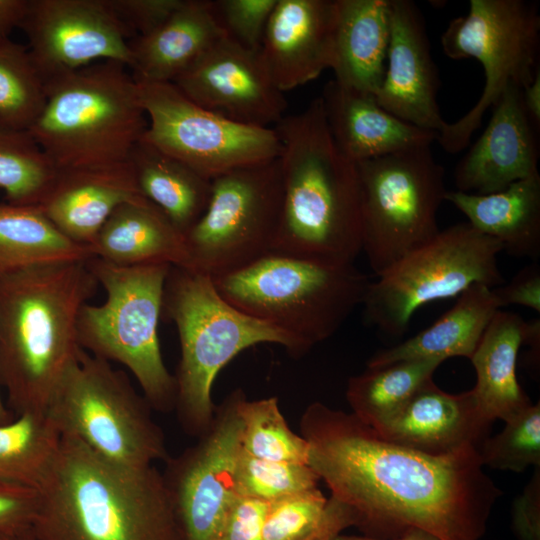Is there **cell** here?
<instances>
[{"label": "cell", "mask_w": 540, "mask_h": 540, "mask_svg": "<svg viewBox=\"0 0 540 540\" xmlns=\"http://www.w3.org/2000/svg\"><path fill=\"white\" fill-rule=\"evenodd\" d=\"M308 465L350 512L361 535L396 539L421 530L436 540H480L502 491L478 448L433 456L390 442L353 413L322 402L301 415Z\"/></svg>", "instance_id": "1"}, {"label": "cell", "mask_w": 540, "mask_h": 540, "mask_svg": "<svg viewBox=\"0 0 540 540\" xmlns=\"http://www.w3.org/2000/svg\"><path fill=\"white\" fill-rule=\"evenodd\" d=\"M273 128L280 140L282 210L272 252L354 264L362 252L359 176L331 137L321 97Z\"/></svg>", "instance_id": "2"}, {"label": "cell", "mask_w": 540, "mask_h": 540, "mask_svg": "<svg viewBox=\"0 0 540 540\" xmlns=\"http://www.w3.org/2000/svg\"><path fill=\"white\" fill-rule=\"evenodd\" d=\"M86 262L38 265L0 276V385L16 415L46 413L82 350L78 317L98 286Z\"/></svg>", "instance_id": "3"}, {"label": "cell", "mask_w": 540, "mask_h": 540, "mask_svg": "<svg viewBox=\"0 0 540 540\" xmlns=\"http://www.w3.org/2000/svg\"><path fill=\"white\" fill-rule=\"evenodd\" d=\"M36 540H180L173 507L155 466L132 468L61 435L38 490Z\"/></svg>", "instance_id": "4"}, {"label": "cell", "mask_w": 540, "mask_h": 540, "mask_svg": "<svg viewBox=\"0 0 540 540\" xmlns=\"http://www.w3.org/2000/svg\"><path fill=\"white\" fill-rule=\"evenodd\" d=\"M162 316L175 324L180 343L174 411L183 432L197 438L214 417V381L235 356L261 343L279 345L294 357L308 352L287 333L230 304L210 276L189 268L171 266Z\"/></svg>", "instance_id": "5"}, {"label": "cell", "mask_w": 540, "mask_h": 540, "mask_svg": "<svg viewBox=\"0 0 540 540\" xmlns=\"http://www.w3.org/2000/svg\"><path fill=\"white\" fill-rule=\"evenodd\" d=\"M127 68L101 61L46 80V103L29 132L58 170L129 160L148 121Z\"/></svg>", "instance_id": "6"}, {"label": "cell", "mask_w": 540, "mask_h": 540, "mask_svg": "<svg viewBox=\"0 0 540 540\" xmlns=\"http://www.w3.org/2000/svg\"><path fill=\"white\" fill-rule=\"evenodd\" d=\"M212 280L230 304L287 333L308 351L335 334L362 305L370 283L354 264L327 265L274 252Z\"/></svg>", "instance_id": "7"}, {"label": "cell", "mask_w": 540, "mask_h": 540, "mask_svg": "<svg viewBox=\"0 0 540 540\" xmlns=\"http://www.w3.org/2000/svg\"><path fill=\"white\" fill-rule=\"evenodd\" d=\"M106 293L100 305L86 303L77 324L83 350L124 365L153 410L171 412L176 382L160 348L158 325L171 265L118 266L92 257L86 262Z\"/></svg>", "instance_id": "8"}, {"label": "cell", "mask_w": 540, "mask_h": 540, "mask_svg": "<svg viewBox=\"0 0 540 540\" xmlns=\"http://www.w3.org/2000/svg\"><path fill=\"white\" fill-rule=\"evenodd\" d=\"M153 409L127 374L81 350L47 408L61 435L113 463L145 468L170 457Z\"/></svg>", "instance_id": "9"}, {"label": "cell", "mask_w": 540, "mask_h": 540, "mask_svg": "<svg viewBox=\"0 0 540 540\" xmlns=\"http://www.w3.org/2000/svg\"><path fill=\"white\" fill-rule=\"evenodd\" d=\"M502 251L500 241L468 222L440 230L370 281L362 302L366 322L386 336L401 337L421 306L459 296L475 283L502 285Z\"/></svg>", "instance_id": "10"}, {"label": "cell", "mask_w": 540, "mask_h": 540, "mask_svg": "<svg viewBox=\"0 0 540 540\" xmlns=\"http://www.w3.org/2000/svg\"><path fill=\"white\" fill-rule=\"evenodd\" d=\"M361 190L362 252L379 276L440 231L447 190L430 146L356 163Z\"/></svg>", "instance_id": "11"}, {"label": "cell", "mask_w": 540, "mask_h": 540, "mask_svg": "<svg viewBox=\"0 0 540 540\" xmlns=\"http://www.w3.org/2000/svg\"><path fill=\"white\" fill-rule=\"evenodd\" d=\"M451 59L475 58L485 73L477 103L454 123H446L437 140L449 153L462 151L480 127L486 111L510 85L524 88L539 71L540 15L524 0H471L466 16L450 21L441 36Z\"/></svg>", "instance_id": "12"}, {"label": "cell", "mask_w": 540, "mask_h": 540, "mask_svg": "<svg viewBox=\"0 0 540 540\" xmlns=\"http://www.w3.org/2000/svg\"><path fill=\"white\" fill-rule=\"evenodd\" d=\"M281 210L278 157L211 179L208 205L184 235L189 269L213 279L271 253Z\"/></svg>", "instance_id": "13"}, {"label": "cell", "mask_w": 540, "mask_h": 540, "mask_svg": "<svg viewBox=\"0 0 540 540\" xmlns=\"http://www.w3.org/2000/svg\"><path fill=\"white\" fill-rule=\"evenodd\" d=\"M148 125L142 140L213 179L278 157L275 129L228 120L188 99L173 83H137Z\"/></svg>", "instance_id": "14"}, {"label": "cell", "mask_w": 540, "mask_h": 540, "mask_svg": "<svg viewBox=\"0 0 540 540\" xmlns=\"http://www.w3.org/2000/svg\"><path fill=\"white\" fill-rule=\"evenodd\" d=\"M244 391L229 393L216 405L211 425L197 442L169 457L162 476L180 540H213L235 497V468L241 451L238 405Z\"/></svg>", "instance_id": "15"}, {"label": "cell", "mask_w": 540, "mask_h": 540, "mask_svg": "<svg viewBox=\"0 0 540 540\" xmlns=\"http://www.w3.org/2000/svg\"><path fill=\"white\" fill-rule=\"evenodd\" d=\"M19 28L45 79L96 62L131 64V33L107 0H27Z\"/></svg>", "instance_id": "16"}, {"label": "cell", "mask_w": 540, "mask_h": 540, "mask_svg": "<svg viewBox=\"0 0 540 540\" xmlns=\"http://www.w3.org/2000/svg\"><path fill=\"white\" fill-rule=\"evenodd\" d=\"M188 99L228 120L272 128L287 101L271 80L259 51L222 38L172 82Z\"/></svg>", "instance_id": "17"}, {"label": "cell", "mask_w": 540, "mask_h": 540, "mask_svg": "<svg viewBox=\"0 0 540 540\" xmlns=\"http://www.w3.org/2000/svg\"><path fill=\"white\" fill-rule=\"evenodd\" d=\"M389 13L387 66L374 97L394 116L438 134L447 122L436 101L440 82L424 17L410 0H389Z\"/></svg>", "instance_id": "18"}, {"label": "cell", "mask_w": 540, "mask_h": 540, "mask_svg": "<svg viewBox=\"0 0 540 540\" xmlns=\"http://www.w3.org/2000/svg\"><path fill=\"white\" fill-rule=\"evenodd\" d=\"M538 128L510 84L492 106V116L454 171L456 191L486 195L538 173Z\"/></svg>", "instance_id": "19"}, {"label": "cell", "mask_w": 540, "mask_h": 540, "mask_svg": "<svg viewBox=\"0 0 540 540\" xmlns=\"http://www.w3.org/2000/svg\"><path fill=\"white\" fill-rule=\"evenodd\" d=\"M335 0H277L259 54L283 93L331 67Z\"/></svg>", "instance_id": "20"}, {"label": "cell", "mask_w": 540, "mask_h": 540, "mask_svg": "<svg viewBox=\"0 0 540 540\" xmlns=\"http://www.w3.org/2000/svg\"><path fill=\"white\" fill-rule=\"evenodd\" d=\"M492 423L479 409L471 390L449 394L431 379L374 430L395 444L440 456L470 446L479 449L489 437Z\"/></svg>", "instance_id": "21"}, {"label": "cell", "mask_w": 540, "mask_h": 540, "mask_svg": "<svg viewBox=\"0 0 540 540\" xmlns=\"http://www.w3.org/2000/svg\"><path fill=\"white\" fill-rule=\"evenodd\" d=\"M141 198L128 160L103 167L58 170L39 205L65 237L89 247L116 208Z\"/></svg>", "instance_id": "22"}, {"label": "cell", "mask_w": 540, "mask_h": 540, "mask_svg": "<svg viewBox=\"0 0 540 540\" xmlns=\"http://www.w3.org/2000/svg\"><path fill=\"white\" fill-rule=\"evenodd\" d=\"M331 137L353 163L407 149L430 146L438 134L410 124L383 109L375 97L334 79L320 96Z\"/></svg>", "instance_id": "23"}, {"label": "cell", "mask_w": 540, "mask_h": 540, "mask_svg": "<svg viewBox=\"0 0 540 540\" xmlns=\"http://www.w3.org/2000/svg\"><path fill=\"white\" fill-rule=\"evenodd\" d=\"M226 37L209 0H183L153 32L129 41L136 83H172L219 40Z\"/></svg>", "instance_id": "24"}, {"label": "cell", "mask_w": 540, "mask_h": 540, "mask_svg": "<svg viewBox=\"0 0 540 540\" xmlns=\"http://www.w3.org/2000/svg\"><path fill=\"white\" fill-rule=\"evenodd\" d=\"M389 39V0H335L334 80L375 96L385 75Z\"/></svg>", "instance_id": "25"}, {"label": "cell", "mask_w": 540, "mask_h": 540, "mask_svg": "<svg viewBox=\"0 0 540 540\" xmlns=\"http://www.w3.org/2000/svg\"><path fill=\"white\" fill-rule=\"evenodd\" d=\"M89 248L94 257L118 266L190 267L184 235L145 198L116 208Z\"/></svg>", "instance_id": "26"}, {"label": "cell", "mask_w": 540, "mask_h": 540, "mask_svg": "<svg viewBox=\"0 0 540 540\" xmlns=\"http://www.w3.org/2000/svg\"><path fill=\"white\" fill-rule=\"evenodd\" d=\"M452 203L479 232L501 242L503 250L534 261L540 256V174L486 194L447 191Z\"/></svg>", "instance_id": "27"}, {"label": "cell", "mask_w": 540, "mask_h": 540, "mask_svg": "<svg viewBox=\"0 0 540 540\" xmlns=\"http://www.w3.org/2000/svg\"><path fill=\"white\" fill-rule=\"evenodd\" d=\"M500 304L492 288L475 283L463 291L454 306L415 336L376 352L367 367L415 359L466 357L471 359Z\"/></svg>", "instance_id": "28"}, {"label": "cell", "mask_w": 540, "mask_h": 540, "mask_svg": "<svg viewBox=\"0 0 540 540\" xmlns=\"http://www.w3.org/2000/svg\"><path fill=\"white\" fill-rule=\"evenodd\" d=\"M525 331L526 321L521 316L498 310L470 359L477 376L471 392L481 412L491 421L505 422L532 405L516 377Z\"/></svg>", "instance_id": "29"}, {"label": "cell", "mask_w": 540, "mask_h": 540, "mask_svg": "<svg viewBox=\"0 0 540 540\" xmlns=\"http://www.w3.org/2000/svg\"><path fill=\"white\" fill-rule=\"evenodd\" d=\"M129 162L141 195L185 235L208 205L211 179L142 139L133 148Z\"/></svg>", "instance_id": "30"}, {"label": "cell", "mask_w": 540, "mask_h": 540, "mask_svg": "<svg viewBox=\"0 0 540 540\" xmlns=\"http://www.w3.org/2000/svg\"><path fill=\"white\" fill-rule=\"evenodd\" d=\"M88 246L72 242L40 205L0 203V276L38 265L88 261Z\"/></svg>", "instance_id": "31"}, {"label": "cell", "mask_w": 540, "mask_h": 540, "mask_svg": "<svg viewBox=\"0 0 540 540\" xmlns=\"http://www.w3.org/2000/svg\"><path fill=\"white\" fill-rule=\"evenodd\" d=\"M442 362L441 359H415L367 367L348 381L346 399L351 413L378 429L432 379Z\"/></svg>", "instance_id": "32"}, {"label": "cell", "mask_w": 540, "mask_h": 540, "mask_svg": "<svg viewBox=\"0 0 540 540\" xmlns=\"http://www.w3.org/2000/svg\"><path fill=\"white\" fill-rule=\"evenodd\" d=\"M61 433L47 413L0 424V478L39 490L56 459Z\"/></svg>", "instance_id": "33"}, {"label": "cell", "mask_w": 540, "mask_h": 540, "mask_svg": "<svg viewBox=\"0 0 540 540\" xmlns=\"http://www.w3.org/2000/svg\"><path fill=\"white\" fill-rule=\"evenodd\" d=\"M349 527V510L317 487L268 504L262 540L336 539Z\"/></svg>", "instance_id": "34"}, {"label": "cell", "mask_w": 540, "mask_h": 540, "mask_svg": "<svg viewBox=\"0 0 540 540\" xmlns=\"http://www.w3.org/2000/svg\"><path fill=\"white\" fill-rule=\"evenodd\" d=\"M58 169L29 130L0 121V189L8 203L39 205L52 187Z\"/></svg>", "instance_id": "35"}, {"label": "cell", "mask_w": 540, "mask_h": 540, "mask_svg": "<svg viewBox=\"0 0 540 540\" xmlns=\"http://www.w3.org/2000/svg\"><path fill=\"white\" fill-rule=\"evenodd\" d=\"M46 103V81L28 47L10 38L0 41V121L29 130Z\"/></svg>", "instance_id": "36"}, {"label": "cell", "mask_w": 540, "mask_h": 540, "mask_svg": "<svg viewBox=\"0 0 540 540\" xmlns=\"http://www.w3.org/2000/svg\"><path fill=\"white\" fill-rule=\"evenodd\" d=\"M238 410L245 453L269 461L308 464V443L289 427L277 397L249 400L244 392Z\"/></svg>", "instance_id": "37"}, {"label": "cell", "mask_w": 540, "mask_h": 540, "mask_svg": "<svg viewBox=\"0 0 540 540\" xmlns=\"http://www.w3.org/2000/svg\"><path fill=\"white\" fill-rule=\"evenodd\" d=\"M319 477L303 463L269 461L242 448L235 468V493L267 504L318 487Z\"/></svg>", "instance_id": "38"}, {"label": "cell", "mask_w": 540, "mask_h": 540, "mask_svg": "<svg viewBox=\"0 0 540 540\" xmlns=\"http://www.w3.org/2000/svg\"><path fill=\"white\" fill-rule=\"evenodd\" d=\"M503 430L488 437L478 452L483 466L523 472L540 466V405L532 404L505 421Z\"/></svg>", "instance_id": "39"}, {"label": "cell", "mask_w": 540, "mask_h": 540, "mask_svg": "<svg viewBox=\"0 0 540 540\" xmlns=\"http://www.w3.org/2000/svg\"><path fill=\"white\" fill-rule=\"evenodd\" d=\"M277 0H215L214 15L226 37L241 47L259 51Z\"/></svg>", "instance_id": "40"}, {"label": "cell", "mask_w": 540, "mask_h": 540, "mask_svg": "<svg viewBox=\"0 0 540 540\" xmlns=\"http://www.w3.org/2000/svg\"><path fill=\"white\" fill-rule=\"evenodd\" d=\"M38 490L0 478V535L17 537L32 528Z\"/></svg>", "instance_id": "41"}, {"label": "cell", "mask_w": 540, "mask_h": 540, "mask_svg": "<svg viewBox=\"0 0 540 540\" xmlns=\"http://www.w3.org/2000/svg\"><path fill=\"white\" fill-rule=\"evenodd\" d=\"M268 504L238 496L224 512L213 540H262V529Z\"/></svg>", "instance_id": "42"}, {"label": "cell", "mask_w": 540, "mask_h": 540, "mask_svg": "<svg viewBox=\"0 0 540 540\" xmlns=\"http://www.w3.org/2000/svg\"><path fill=\"white\" fill-rule=\"evenodd\" d=\"M131 35L144 36L160 27L183 0H107ZM133 37V38H134Z\"/></svg>", "instance_id": "43"}, {"label": "cell", "mask_w": 540, "mask_h": 540, "mask_svg": "<svg viewBox=\"0 0 540 540\" xmlns=\"http://www.w3.org/2000/svg\"><path fill=\"white\" fill-rule=\"evenodd\" d=\"M500 307L521 305L540 313V266L534 261L508 283L492 288Z\"/></svg>", "instance_id": "44"}, {"label": "cell", "mask_w": 540, "mask_h": 540, "mask_svg": "<svg viewBox=\"0 0 540 540\" xmlns=\"http://www.w3.org/2000/svg\"><path fill=\"white\" fill-rule=\"evenodd\" d=\"M512 528L519 540H540V466L514 502Z\"/></svg>", "instance_id": "45"}, {"label": "cell", "mask_w": 540, "mask_h": 540, "mask_svg": "<svg viewBox=\"0 0 540 540\" xmlns=\"http://www.w3.org/2000/svg\"><path fill=\"white\" fill-rule=\"evenodd\" d=\"M26 5L27 0H0V41L19 28Z\"/></svg>", "instance_id": "46"}, {"label": "cell", "mask_w": 540, "mask_h": 540, "mask_svg": "<svg viewBox=\"0 0 540 540\" xmlns=\"http://www.w3.org/2000/svg\"><path fill=\"white\" fill-rule=\"evenodd\" d=\"M522 100L526 112L534 125L540 126V70L537 72L534 80L522 88Z\"/></svg>", "instance_id": "47"}, {"label": "cell", "mask_w": 540, "mask_h": 540, "mask_svg": "<svg viewBox=\"0 0 540 540\" xmlns=\"http://www.w3.org/2000/svg\"><path fill=\"white\" fill-rule=\"evenodd\" d=\"M335 540H383V539H375V538H370L363 535L340 534L336 537ZM391 540H436V539H434L432 536H430L429 534L421 530H411L407 532L406 534H404L403 536L396 539H391Z\"/></svg>", "instance_id": "48"}, {"label": "cell", "mask_w": 540, "mask_h": 540, "mask_svg": "<svg viewBox=\"0 0 540 540\" xmlns=\"http://www.w3.org/2000/svg\"><path fill=\"white\" fill-rule=\"evenodd\" d=\"M14 416L11 414L10 410L5 406L1 394H0V424L7 423L11 421Z\"/></svg>", "instance_id": "49"}, {"label": "cell", "mask_w": 540, "mask_h": 540, "mask_svg": "<svg viewBox=\"0 0 540 540\" xmlns=\"http://www.w3.org/2000/svg\"><path fill=\"white\" fill-rule=\"evenodd\" d=\"M15 540H36V538L34 537L32 530L30 529L29 531L17 536Z\"/></svg>", "instance_id": "50"}, {"label": "cell", "mask_w": 540, "mask_h": 540, "mask_svg": "<svg viewBox=\"0 0 540 540\" xmlns=\"http://www.w3.org/2000/svg\"><path fill=\"white\" fill-rule=\"evenodd\" d=\"M16 537H9V536H3L0 535V540H15Z\"/></svg>", "instance_id": "51"}, {"label": "cell", "mask_w": 540, "mask_h": 540, "mask_svg": "<svg viewBox=\"0 0 540 540\" xmlns=\"http://www.w3.org/2000/svg\"><path fill=\"white\" fill-rule=\"evenodd\" d=\"M317 540H335L334 538H330V537H325V538H320V539H317Z\"/></svg>", "instance_id": "52"}]
</instances>
